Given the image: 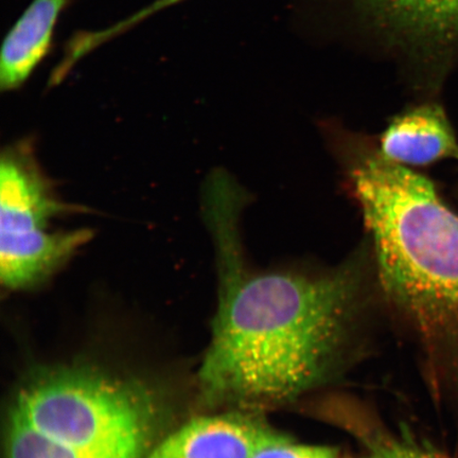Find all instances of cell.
<instances>
[{"mask_svg":"<svg viewBox=\"0 0 458 458\" xmlns=\"http://www.w3.org/2000/svg\"><path fill=\"white\" fill-rule=\"evenodd\" d=\"M248 197L227 172L206 181L203 215L216 246L220 303L199 382L208 403L258 413L299 398L335 369L371 254L368 240L331 271L250 270L240 234Z\"/></svg>","mask_w":458,"mask_h":458,"instance_id":"1","label":"cell"},{"mask_svg":"<svg viewBox=\"0 0 458 458\" xmlns=\"http://www.w3.org/2000/svg\"><path fill=\"white\" fill-rule=\"evenodd\" d=\"M341 145L382 293L413 329L435 396L458 409V215L368 140Z\"/></svg>","mask_w":458,"mask_h":458,"instance_id":"2","label":"cell"},{"mask_svg":"<svg viewBox=\"0 0 458 458\" xmlns=\"http://www.w3.org/2000/svg\"><path fill=\"white\" fill-rule=\"evenodd\" d=\"M13 411L93 458H145L157 422L156 405L142 389L81 369L33 377Z\"/></svg>","mask_w":458,"mask_h":458,"instance_id":"3","label":"cell"},{"mask_svg":"<svg viewBox=\"0 0 458 458\" xmlns=\"http://www.w3.org/2000/svg\"><path fill=\"white\" fill-rule=\"evenodd\" d=\"M61 202L20 143L3 152L0 164V278L10 290L31 288L50 276L88 243L89 229L48 232L51 219L83 211Z\"/></svg>","mask_w":458,"mask_h":458,"instance_id":"4","label":"cell"},{"mask_svg":"<svg viewBox=\"0 0 458 458\" xmlns=\"http://www.w3.org/2000/svg\"><path fill=\"white\" fill-rule=\"evenodd\" d=\"M392 55L416 86L438 88L458 55V0H403Z\"/></svg>","mask_w":458,"mask_h":458,"instance_id":"5","label":"cell"},{"mask_svg":"<svg viewBox=\"0 0 458 458\" xmlns=\"http://www.w3.org/2000/svg\"><path fill=\"white\" fill-rule=\"evenodd\" d=\"M284 437L257 413L204 416L169 435L146 458H251Z\"/></svg>","mask_w":458,"mask_h":458,"instance_id":"6","label":"cell"},{"mask_svg":"<svg viewBox=\"0 0 458 458\" xmlns=\"http://www.w3.org/2000/svg\"><path fill=\"white\" fill-rule=\"evenodd\" d=\"M377 151L403 167H425L444 159H458V140L438 103L425 102L399 113L383 131Z\"/></svg>","mask_w":458,"mask_h":458,"instance_id":"7","label":"cell"},{"mask_svg":"<svg viewBox=\"0 0 458 458\" xmlns=\"http://www.w3.org/2000/svg\"><path fill=\"white\" fill-rule=\"evenodd\" d=\"M68 0H32L5 36L0 86L19 89L49 53L57 21Z\"/></svg>","mask_w":458,"mask_h":458,"instance_id":"8","label":"cell"},{"mask_svg":"<svg viewBox=\"0 0 458 458\" xmlns=\"http://www.w3.org/2000/svg\"><path fill=\"white\" fill-rule=\"evenodd\" d=\"M182 2H185V0H154L145 8L137 11L134 14L128 16L127 19L118 21L117 24L99 29V30L78 33L67 44L64 56H63L60 64L55 67L54 72L55 77L63 81V79L67 76L72 68L91 51L112 41L114 38L122 36V34L131 30V28L147 21L148 17Z\"/></svg>","mask_w":458,"mask_h":458,"instance_id":"9","label":"cell"},{"mask_svg":"<svg viewBox=\"0 0 458 458\" xmlns=\"http://www.w3.org/2000/svg\"><path fill=\"white\" fill-rule=\"evenodd\" d=\"M403 0H344L341 7L360 30L387 54L392 53Z\"/></svg>","mask_w":458,"mask_h":458,"instance_id":"10","label":"cell"},{"mask_svg":"<svg viewBox=\"0 0 458 458\" xmlns=\"http://www.w3.org/2000/svg\"><path fill=\"white\" fill-rule=\"evenodd\" d=\"M8 458H93L38 432L19 415L11 411Z\"/></svg>","mask_w":458,"mask_h":458,"instance_id":"11","label":"cell"},{"mask_svg":"<svg viewBox=\"0 0 458 458\" xmlns=\"http://www.w3.org/2000/svg\"><path fill=\"white\" fill-rule=\"evenodd\" d=\"M368 458H451L409 437L374 434L364 439Z\"/></svg>","mask_w":458,"mask_h":458,"instance_id":"12","label":"cell"},{"mask_svg":"<svg viewBox=\"0 0 458 458\" xmlns=\"http://www.w3.org/2000/svg\"><path fill=\"white\" fill-rule=\"evenodd\" d=\"M251 458H337V451L324 445L296 444L285 437L262 446Z\"/></svg>","mask_w":458,"mask_h":458,"instance_id":"13","label":"cell"}]
</instances>
